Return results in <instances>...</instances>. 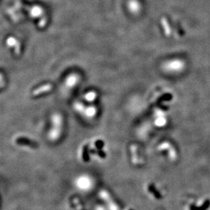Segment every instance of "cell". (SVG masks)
I'll use <instances>...</instances> for the list:
<instances>
[{
  "instance_id": "cell-1",
  "label": "cell",
  "mask_w": 210,
  "mask_h": 210,
  "mask_svg": "<svg viewBox=\"0 0 210 210\" xmlns=\"http://www.w3.org/2000/svg\"><path fill=\"white\" fill-rule=\"evenodd\" d=\"M80 81V77L75 73L70 74L65 78V85L67 88H73L75 87L78 83Z\"/></svg>"
},
{
  "instance_id": "cell-2",
  "label": "cell",
  "mask_w": 210,
  "mask_h": 210,
  "mask_svg": "<svg viewBox=\"0 0 210 210\" xmlns=\"http://www.w3.org/2000/svg\"><path fill=\"white\" fill-rule=\"evenodd\" d=\"M53 88V85L50 83L42 85H40V87H37V88H35L34 90L32 91V95L34 96H40L43 94L50 92V91H52Z\"/></svg>"
},
{
  "instance_id": "cell-3",
  "label": "cell",
  "mask_w": 210,
  "mask_h": 210,
  "mask_svg": "<svg viewBox=\"0 0 210 210\" xmlns=\"http://www.w3.org/2000/svg\"><path fill=\"white\" fill-rule=\"evenodd\" d=\"M63 123V119L62 115L59 113H53L51 116V124L52 127L62 129Z\"/></svg>"
},
{
  "instance_id": "cell-4",
  "label": "cell",
  "mask_w": 210,
  "mask_h": 210,
  "mask_svg": "<svg viewBox=\"0 0 210 210\" xmlns=\"http://www.w3.org/2000/svg\"><path fill=\"white\" fill-rule=\"evenodd\" d=\"M62 129L53 128L52 127L48 133V138L51 141H57L59 137H61Z\"/></svg>"
},
{
  "instance_id": "cell-5",
  "label": "cell",
  "mask_w": 210,
  "mask_h": 210,
  "mask_svg": "<svg viewBox=\"0 0 210 210\" xmlns=\"http://www.w3.org/2000/svg\"><path fill=\"white\" fill-rule=\"evenodd\" d=\"M6 44L8 46L15 47V52L16 55H19L20 51V46L19 42L16 41L14 37H9L6 41Z\"/></svg>"
},
{
  "instance_id": "cell-6",
  "label": "cell",
  "mask_w": 210,
  "mask_h": 210,
  "mask_svg": "<svg viewBox=\"0 0 210 210\" xmlns=\"http://www.w3.org/2000/svg\"><path fill=\"white\" fill-rule=\"evenodd\" d=\"M97 109L94 106H89V107H86L84 112V115L88 118L94 117L97 115Z\"/></svg>"
},
{
  "instance_id": "cell-7",
  "label": "cell",
  "mask_w": 210,
  "mask_h": 210,
  "mask_svg": "<svg viewBox=\"0 0 210 210\" xmlns=\"http://www.w3.org/2000/svg\"><path fill=\"white\" fill-rule=\"evenodd\" d=\"M97 97V94L95 91H89L84 95V100L89 102H93Z\"/></svg>"
},
{
  "instance_id": "cell-8",
  "label": "cell",
  "mask_w": 210,
  "mask_h": 210,
  "mask_svg": "<svg viewBox=\"0 0 210 210\" xmlns=\"http://www.w3.org/2000/svg\"><path fill=\"white\" fill-rule=\"evenodd\" d=\"M209 205H210L209 200H206V201L205 202V203L201 207H195L194 205H191L190 210H206L209 207Z\"/></svg>"
},
{
  "instance_id": "cell-9",
  "label": "cell",
  "mask_w": 210,
  "mask_h": 210,
  "mask_svg": "<svg viewBox=\"0 0 210 210\" xmlns=\"http://www.w3.org/2000/svg\"><path fill=\"white\" fill-rule=\"evenodd\" d=\"M85 108L86 107H84L83 104L81 102H76L74 105V109L75 110V111H77L79 113H84Z\"/></svg>"
},
{
  "instance_id": "cell-10",
  "label": "cell",
  "mask_w": 210,
  "mask_h": 210,
  "mask_svg": "<svg viewBox=\"0 0 210 210\" xmlns=\"http://www.w3.org/2000/svg\"><path fill=\"white\" fill-rule=\"evenodd\" d=\"M42 10L41 8L37 6H35L32 8L31 11V14L32 16H39L42 15Z\"/></svg>"
},
{
  "instance_id": "cell-11",
  "label": "cell",
  "mask_w": 210,
  "mask_h": 210,
  "mask_svg": "<svg viewBox=\"0 0 210 210\" xmlns=\"http://www.w3.org/2000/svg\"><path fill=\"white\" fill-rule=\"evenodd\" d=\"M148 190H149L150 192L152 193V194L154 195V197L157 198V199H160V195L159 194V192L156 190V188H154V186L153 185H150L148 188Z\"/></svg>"
},
{
  "instance_id": "cell-12",
  "label": "cell",
  "mask_w": 210,
  "mask_h": 210,
  "mask_svg": "<svg viewBox=\"0 0 210 210\" xmlns=\"http://www.w3.org/2000/svg\"><path fill=\"white\" fill-rule=\"evenodd\" d=\"M129 7L130 10L133 12H135L138 10L139 6L135 1H130L129 3Z\"/></svg>"
},
{
  "instance_id": "cell-13",
  "label": "cell",
  "mask_w": 210,
  "mask_h": 210,
  "mask_svg": "<svg viewBox=\"0 0 210 210\" xmlns=\"http://www.w3.org/2000/svg\"><path fill=\"white\" fill-rule=\"evenodd\" d=\"M82 159L84 162H89V155L88 153V149L84 148L83 150V153H82Z\"/></svg>"
},
{
  "instance_id": "cell-14",
  "label": "cell",
  "mask_w": 210,
  "mask_h": 210,
  "mask_svg": "<svg viewBox=\"0 0 210 210\" xmlns=\"http://www.w3.org/2000/svg\"><path fill=\"white\" fill-rule=\"evenodd\" d=\"M17 142L20 143L21 144H27V145H34V143H33L32 141H31L29 140V139H27L20 138L18 139V140H17Z\"/></svg>"
},
{
  "instance_id": "cell-15",
  "label": "cell",
  "mask_w": 210,
  "mask_h": 210,
  "mask_svg": "<svg viewBox=\"0 0 210 210\" xmlns=\"http://www.w3.org/2000/svg\"><path fill=\"white\" fill-rule=\"evenodd\" d=\"M95 145L97 146V147L98 149H101L103 147V143L101 141H97Z\"/></svg>"
},
{
  "instance_id": "cell-16",
  "label": "cell",
  "mask_w": 210,
  "mask_h": 210,
  "mask_svg": "<svg viewBox=\"0 0 210 210\" xmlns=\"http://www.w3.org/2000/svg\"><path fill=\"white\" fill-rule=\"evenodd\" d=\"M129 210H133V209H129Z\"/></svg>"
}]
</instances>
